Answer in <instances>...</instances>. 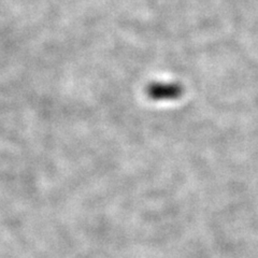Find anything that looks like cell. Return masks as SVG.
Segmentation results:
<instances>
[{
	"label": "cell",
	"instance_id": "1",
	"mask_svg": "<svg viewBox=\"0 0 258 258\" xmlns=\"http://www.w3.org/2000/svg\"><path fill=\"white\" fill-rule=\"evenodd\" d=\"M182 87L171 83H155L149 87L148 95L154 100H171L180 97Z\"/></svg>",
	"mask_w": 258,
	"mask_h": 258
}]
</instances>
